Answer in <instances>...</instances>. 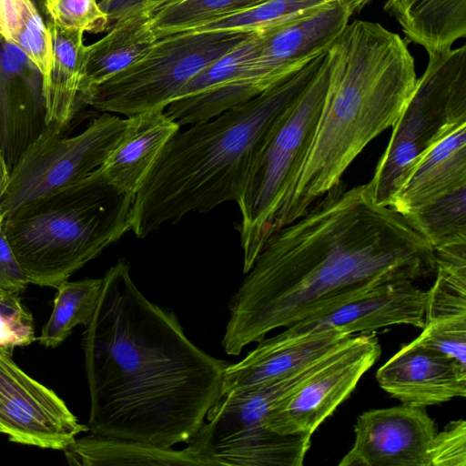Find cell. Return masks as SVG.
<instances>
[{"label": "cell", "instance_id": "1", "mask_svg": "<svg viewBox=\"0 0 466 466\" xmlns=\"http://www.w3.org/2000/svg\"><path fill=\"white\" fill-rule=\"evenodd\" d=\"M319 198L269 237L246 273L228 305V355L382 284L435 273L431 246L368 183L340 181Z\"/></svg>", "mask_w": 466, "mask_h": 466}, {"label": "cell", "instance_id": "2", "mask_svg": "<svg viewBox=\"0 0 466 466\" xmlns=\"http://www.w3.org/2000/svg\"><path fill=\"white\" fill-rule=\"evenodd\" d=\"M103 278L82 347L88 431L170 448L187 443L221 398L228 362L196 346L119 259Z\"/></svg>", "mask_w": 466, "mask_h": 466}, {"label": "cell", "instance_id": "3", "mask_svg": "<svg viewBox=\"0 0 466 466\" xmlns=\"http://www.w3.org/2000/svg\"><path fill=\"white\" fill-rule=\"evenodd\" d=\"M328 85L296 185L272 218L268 236L301 217L341 181L348 167L391 127L417 82L405 41L383 25L355 20L327 50Z\"/></svg>", "mask_w": 466, "mask_h": 466}, {"label": "cell", "instance_id": "4", "mask_svg": "<svg viewBox=\"0 0 466 466\" xmlns=\"http://www.w3.org/2000/svg\"><path fill=\"white\" fill-rule=\"evenodd\" d=\"M326 54L250 101L176 133L135 195V235L145 238L189 213L237 202L268 133L313 80Z\"/></svg>", "mask_w": 466, "mask_h": 466}, {"label": "cell", "instance_id": "5", "mask_svg": "<svg viewBox=\"0 0 466 466\" xmlns=\"http://www.w3.org/2000/svg\"><path fill=\"white\" fill-rule=\"evenodd\" d=\"M134 195L100 167L6 216L4 233L30 283L56 288L131 230Z\"/></svg>", "mask_w": 466, "mask_h": 466}, {"label": "cell", "instance_id": "6", "mask_svg": "<svg viewBox=\"0 0 466 466\" xmlns=\"http://www.w3.org/2000/svg\"><path fill=\"white\" fill-rule=\"evenodd\" d=\"M329 358L330 352L268 383L228 391L187 446L204 466H301L312 434H280L265 428V420Z\"/></svg>", "mask_w": 466, "mask_h": 466}, {"label": "cell", "instance_id": "7", "mask_svg": "<svg viewBox=\"0 0 466 466\" xmlns=\"http://www.w3.org/2000/svg\"><path fill=\"white\" fill-rule=\"evenodd\" d=\"M426 69L395 124L368 182L375 201L391 208L421 157L466 121V46L428 54Z\"/></svg>", "mask_w": 466, "mask_h": 466}, {"label": "cell", "instance_id": "8", "mask_svg": "<svg viewBox=\"0 0 466 466\" xmlns=\"http://www.w3.org/2000/svg\"><path fill=\"white\" fill-rule=\"evenodd\" d=\"M327 85L326 54L313 80L273 125L254 158L237 201L245 274L268 238L272 218L296 185L317 128Z\"/></svg>", "mask_w": 466, "mask_h": 466}, {"label": "cell", "instance_id": "9", "mask_svg": "<svg viewBox=\"0 0 466 466\" xmlns=\"http://www.w3.org/2000/svg\"><path fill=\"white\" fill-rule=\"evenodd\" d=\"M371 0H339L315 13L258 32L255 56L231 79L189 99L200 121L241 106L326 52L350 18Z\"/></svg>", "mask_w": 466, "mask_h": 466}, {"label": "cell", "instance_id": "10", "mask_svg": "<svg viewBox=\"0 0 466 466\" xmlns=\"http://www.w3.org/2000/svg\"><path fill=\"white\" fill-rule=\"evenodd\" d=\"M251 34L211 32L164 36L140 59L96 86L85 104L127 117L165 110L195 75Z\"/></svg>", "mask_w": 466, "mask_h": 466}, {"label": "cell", "instance_id": "11", "mask_svg": "<svg viewBox=\"0 0 466 466\" xmlns=\"http://www.w3.org/2000/svg\"><path fill=\"white\" fill-rule=\"evenodd\" d=\"M127 118L104 112L79 134L46 125L26 147L10 173L0 198L4 218L22 205L58 191L99 168L119 142Z\"/></svg>", "mask_w": 466, "mask_h": 466}, {"label": "cell", "instance_id": "12", "mask_svg": "<svg viewBox=\"0 0 466 466\" xmlns=\"http://www.w3.org/2000/svg\"><path fill=\"white\" fill-rule=\"evenodd\" d=\"M380 353L377 337L350 336L319 370L268 412L265 428L280 434H313L350 395Z\"/></svg>", "mask_w": 466, "mask_h": 466}, {"label": "cell", "instance_id": "13", "mask_svg": "<svg viewBox=\"0 0 466 466\" xmlns=\"http://www.w3.org/2000/svg\"><path fill=\"white\" fill-rule=\"evenodd\" d=\"M12 355L0 349V428L9 441L63 451L88 432L65 401L21 370Z\"/></svg>", "mask_w": 466, "mask_h": 466}, {"label": "cell", "instance_id": "14", "mask_svg": "<svg viewBox=\"0 0 466 466\" xmlns=\"http://www.w3.org/2000/svg\"><path fill=\"white\" fill-rule=\"evenodd\" d=\"M437 431L424 408L401 404L364 411L339 466H430L429 449Z\"/></svg>", "mask_w": 466, "mask_h": 466}, {"label": "cell", "instance_id": "15", "mask_svg": "<svg viewBox=\"0 0 466 466\" xmlns=\"http://www.w3.org/2000/svg\"><path fill=\"white\" fill-rule=\"evenodd\" d=\"M427 291L414 281H397L378 286L335 307L318 311L279 334L297 337L323 329L352 336L405 324L422 329L425 325Z\"/></svg>", "mask_w": 466, "mask_h": 466}, {"label": "cell", "instance_id": "16", "mask_svg": "<svg viewBox=\"0 0 466 466\" xmlns=\"http://www.w3.org/2000/svg\"><path fill=\"white\" fill-rule=\"evenodd\" d=\"M46 127L42 73L0 35V146L10 171Z\"/></svg>", "mask_w": 466, "mask_h": 466}, {"label": "cell", "instance_id": "17", "mask_svg": "<svg viewBox=\"0 0 466 466\" xmlns=\"http://www.w3.org/2000/svg\"><path fill=\"white\" fill-rule=\"evenodd\" d=\"M376 379L402 404L419 408L466 396V368L415 339L386 361Z\"/></svg>", "mask_w": 466, "mask_h": 466}, {"label": "cell", "instance_id": "18", "mask_svg": "<svg viewBox=\"0 0 466 466\" xmlns=\"http://www.w3.org/2000/svg\"><path fill=\"white\" fill-rule=\"evenodd\" d=\"M349 337L334 329H323L297 337L279 333L264 338L243 360L226 368L222 396L234 389L258 386L286 376L332 350Z\"/></svg>", "mask_w": 466, "mask_h": 466}, {"label": "cell", "instance_id": "19", "mask_svg": "<svg viewBox=\"0 0 466 466\" xmlns=\"http://www.w3.org/2000/svg\"><path fill=\"white\" fill-rule=\"evenodd\" d=\"M180 126L162 109L127 117V127L100 169L119 190L136 195L170 138Z\"/></svg>", "mask_w": 466, "mask_h": 466}, {"label": "cell", "instance_id": "20", "mask_svg": "<svg viewBox=\"0 0 466 466\" xmlns=\"http://www.w3.org/2000/svg\"><path fill=\"white\" fill-rule=\"evenodd\" d=\"M160 0H146L119 18L96 43L87 46L80 99L83 104L99 85L144 56L157 43L152 13Z\"/></svg>", "mask_w": 466, "mask_h": 466}, {"label": "cell", "instance_id": "21", "mask_svg": "<svg viewBox=\"0 0 466 466\" xmlns=\"http://www.w3.org/2000/svg\"><path fill=\"white\" fill-rule=\"evenodd\" d=\"M466 183V121L456 125L420 160L395 197L400 214Z\"/></svg>", "mask_w": 466, "mask_h": 466}, {"label": "cell", "instance_id": "22", "mask_svg": "<svg viewBox=\"0 0 466 466\" xmlns=\"http://www.w3.org/2000/svg\"><path fill=\"white\" fill-rule=\"evenodd\" d=\"M53 45L52 64L44 83L46 124L67 127L79 105L80 90L86 75L87 46L84 32L66 29L50 22Z\"/></svg>", "mask_w": 466, "mask_h": 466}, {"label": "cell", "instance_id": "23", "mask_svg": "<svg viewBox=\"0 0 466 466\" xmlns=\"http://www.w3.org/2000/svg\"><path fill=\"white\" fill-rule=\"evenodd\" d=\"M385 8L428 54L451 49L466 35V0H386Z\"/></svg>", "mask_w": 466, "mask_h": 466}, {"label": "cell", "instance_id": "24", "mask_svg": "<svg viewBox=\"0 0 466 466\" xmlns=\"http://www.w3.org/2000/svg\"><path fill=\"white\" fill-rule=\"evenodd\" d=\"M63 450L67 462L78 466L100 465H198L204 466L187 446L181 450L88 431Z\"/></svg>", "mask_w": 466, "mask_h": 466}, {"label": "cell", "instance_id": "25", "mask_svg": "<svg viewBox=\"0 0 466 466\" xmlns=\"http://www.w3.org/2000/svg\"><path fill=\"white\" fill-rule=\"evenodd\" d=\"M338 1L339 0H264L177 34L260 32L310 15Z\"/></svg>", "mask_w": 466, "mask_h": 466}, {"label": "cell", "instance_id": "26", "mask_svg": "<svg viewBox=\"0 0 466 466\" xmlns=\"http://www.w3.org/2000/svg\"><path fill=\"white\" fill-rule=\"evenodd\" d=\"M401 215L433 249L466 243V183Z\"/></svg>", "mask_w": 466, "mask_h": 466}, {"label": "cell", "instance_id": "27", "mask_svg": "<svg viewBox=\"0 0 466 466\" xmlns=\"http://www.w3.org/2000/svg\"><path fill=\"white\" fill-rule=\"evenodd\" d=\"M102 285L103 278L66 280L59 284L53 311L41 330L39 343L56 348L77 325L86 326L95 312Z\"/></svg>", "mask_w": 466, "mask_h": 466}, {"label": "cell", "instance_id": "28", "mask_svg": "<svg viewBox=\"0 0 466 466\" xmlns=\"http://www.w3.org/2000/svg\"><path fill=\"white\" fill-rule=\"evenodd\" d=\"M262 1L160 0L152 13V25L157 38L160 39Z\"/></svg>", "mask_w": 466, "mask_h": 466}, {"label": "cell", "instance_id": "29", "mask_svg": "<svg viewBox=\"0 0 466 466\" xmlns=\"http://www.w3.org/2000/svg\"><path fill=\"white\" fill-rule=\"evenodd\" d=\"M258 42V32L249 35L231 51L195 75L184 86L175 100L197 96L231 79L253 58Z\"/></svg>", "mask_w": 466, "mask_h": 466}, {"label": "cell", "instance_id": "30", "mask_svg": "<svg viewBox=\"0 0 466 466\" xmlns=\"http://www.w3.org/2000/svg\"><path fill=\"white\" fill-rule=\"evenodd\" d=\"M8 42L25 52L42 73L45 83L52 64V35L31 0L27 2L22 20Z\"/></svg>", "mask_w": 466, "mask_h": 466}, {"label": "cell", "instance_id": "31", "mask_svg": "<svg viewBox=\"0 0 466 466\" xmlns=\"http://www.w3.org/2000/svg\"><path fill=\"white\" fill-rule=\"evenodd\" d=\"M415 340L466 368V315L427 321Z\"/></svg>", "mask_w": 466, "mask_h": 466}, {"label": "cell", "instance_id": "32", "mask_svg": "<svg viewBox=\"0 0 466 466\" xmlns=\"http://www.w3.org/2000/svg\"><path fill=\"white\" fill-rule=\"evenodd\" d=\"M51 22L82 32L103 31L110 21L96 0H46Z\"/></svg>", "mask_w": 466, "mask_h": 466}, {"label": "cell", "instance_id": "33", "mask_svg": "<svg viewBox=\"0 0 466 466\" xmlns=\"http://www.w3.org/2000/svg\"><path fill=\"white\" fill-rule=\"evenodd\" d=\"M35 340L33 317L19 294L0 295V349L13 351Z\"/></svg>", "mask_w": 466, "mask_h": 466}, {"label": "cell", "instance_id": "34", "mask_svg": "<svg viewBox=\"0 0 466 466\" xmlns=\"http://www.w3.org/2000/svg\"><path fill=\"white\" fill-rule=\"evenodd\" d=\"M430 466H466V421L449 422L437 431L429 449Z\"/></svg>", "mask_w": 466, "mask_h": 466}, {"label": "cell", "instance_id": "35", "mask_svg": "<svg viewBox=\"0 0 466 466\" xmlns=\"http://www.w3.org/2000/svg\"><path fill=\"white\" fill-rule=\"evenodd\" d=\"M30 283L0 226V295L19 294Z\"/></svg>", "mask_w": 466, "mask_h": 466}, {"label": "cell", "instance_id": "36", "mask_svg": "<svg viewBox=\"0 0 466 466\" xmlns=\"http://www.w3.org/2000/svg\"><path fill=\"white\" fill-rule=\"evenodd\" d=\"M146 0H101V9L107 15L109 20H116Z\"/></svg>", "mask_w": 466, "mask_h": 466}, {"label": "cell", "instance_id": "37", "mask_svg": "<svg viewBox=\"0 0 466 466\" xmlns=\"http://www.w3.org/2000/svg\"><path fill=\"white\" fill-rule=\"evenodd\" d=\"M10 173L11 171L7 166L2 147L0 146V198L3 196L8 186Z\"/></svg>", "mask_w": 466, "mask_h": 466}, {"label": "cell", "instance_id": "38", "mask_svg": "<svg viewBox=\"0 0 466 466\" xmlns=\"http://www.w3.org/2000/svg\"><path fill=\"white\" fill-rule=\"evenodd\" d=\"M3 220H4V215H3L2 210H1V208H0V226H1V225H2V223H3Z\"/></svg>", "mask_w": 466, "mask_h": 466}, {"label": "cell", "instance_id": "39", "mask_svg": "<svg viewBox=\"0 0 466 466\" xmlns=\"http://www.w3.org/2000/svg\"><path fill=\"white\" fill-rule=\"evenodd\" d=\"M0 433H2V430H1V428H0Z\"/></svg>", "mask_w": 466, "mask_h": 466}]
</instances>
